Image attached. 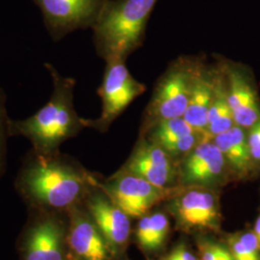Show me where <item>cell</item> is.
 <instances>
[{"instance_id":"1","label":"cell","mask_w":260,"mask_h":260,"mask_svg":"<svg viewBox=\"0 0 260 260\" xmlns=\"http://www.w3.org/2000/svg\"><path fill=\"white\" fill-rule=\"evenodd\" d=\"M100 181L75 159L31 149L23 158L15 186L32 209L42 212H68L81 205Z\"/></svg>"},{"instance_id":"2","label":"cell","mask_w":260,"mask_h":260,"mask_svg":"<svg viewBox=\"0 0 260 260\" xmlns=\"http://www.w3.org/2000/svg\"><path fill=\"white\" fill-rule=\"evenodd\" d=\"M44 66L52 80L49 101L29 118L10 119L8 129L10 136H22L31 143L32 149L49 154L60 151L61 145L86 126L85 119L75 110V78L61 75L50 63Z\"/></svg>"},{"instance_id":"3","label":"cell","mask_w":260,"mask_h":260,"mask_svg":"<svg viewBox=\"0 0 260 260\" xmlns=\"http://www.w3.org/2000/svg\"><path fill=\"white\" fill-rule=\"evenodd\" d=\"M157 0H107L93 30V47L105 62L123 60L143 46Z\"/></svg>"},{"instance_id":"4","label":"cell","mask_w":260,"mask_h":260,"mask_svg":"<svg viewBox=\"0 0 260 260\" xmlns=\"http://www.w3.org/2000/svg\"><path fill=\"white\" fill-rule=\"evenodd\" d=\"M206 58L204 53L180 55L170 63L158 78L143 113L139 137L160 121L184 116L196 74Z\"/></svg>"},{"instance_id":"5","label":"cell","mask_w":260,"mask_h":260,"mask_svg":"<svg viewBox=\"0 0 260 260\" xmlns=\"http://www.w3.org/2000/svg\"><path fill=\"white\" fill-rule=\"evenodd\" d=\"M123 60L105 62L103 81L98 89L102 100V113L98 119H85V126L101 133L107 132L112 123L137 98L146 92L145 84L130 74Z\"/></svg>"},{"instance_id":"6","label":"cell","mask_w":260,"mask_h":260,"mask_svg":"<svg viewBox=\"0 0 260 260\" xmlns=\"http://www.w3.org/2000/svg\"><path fill=\"white\" fill-rule=\"evenodd\" d=\"M68 219L60 212L36 211L19 244L20 260H69Z\"/></svg>"},{"instance_id":"7","label":"cell","mask_w":260,"mask_h":260,"mask_svg":"<svg viewBox=\"0 0 260 260\" xmlns=\"http://www.w3.org/2000/svg\"><path fill=\"white\" fill-rule=\"evenodd\" d=\"M99 186L130 218L146 215L152 206L171 199L180 187H158L121 169L107 179H100Z\"/></svg>"},{"instance_id":"8","label":"cell","mask_w":260,"mask_h":260,"mask_svg":"<svg viewBox=\"0 0 260 260\" xmlns=\"http://www.w3.org/2000/svg\"><path fill=\"white\" fill-rule=\"evenodd\" d=\"M168 201V208L178 229L220 231L222 215L216 189L180 186Z\"/></svg>"},{"instance_id":"9","label":"cell","mask_w":260,"mask_h":260,"mask_svg":"<svg viewBox=\"0 0 260 260\" xmlns=\"http://www.w3.org/2000/svg\"><path fill=\"white\" fill-rule=\"evenodd\" d=\"M223 70L235 125L249 129L260 120L259 88L250 66L214 54Z\"/></svg>"},{"instance_id":"10","label":"cell","mask_w":260,"mask_h":260,"mask_svg":"<svg viewBox=\"0 0 260 260\" xmlns=\"http://www.w3.org/2000/svg\"><path fill=\"white\" fill-rule=\"evenodd\" d=\"M41 11L45 28L53 42L77 30L92 29L107 0H32Z\"/></svg>"},{"instance_id":"11","label":"cell","mask_w":260,"mask_h":260,"mask_svg":"<svg viewBox=\"0 0 260 260\" xmlns=\"http://www.w3.org/2000/svg\"><path fill=\"white\" fill-rule=\"evenodd\" d=\"M177 185L220 189L234 181L221 150L212 139L202 140L178 162Z\"/></svg>"},{"instance_id":"12","label":"cell","mask_w":260,"mask_h":260,"mask_svg":"<svg viewBox=\"0 0 260 260\" xmlns=\"http://www.w3.org/2000/svg\"><path fill=\"white\" fill-rule=\"evenodd\" d=\"M178 162L158 144L139 137L121 170L141 177L153 185L172 188L177 185Z\"/></svg>"},{"instance_id":"13","label":"cell","mask_w":260,"mask_h":260,"mask_svg":"<svg viewBox=\"0 0 260 260\" xmlns=\"http://www.w3.org/2000/svg\"><path fill=\"white\" fill-rule=\"evenodd\" d=\"M86 209L107 242L113 259L125 250L131 233L130 217L95 186L84 201Z\"/></svg>"},{"instance_id":"14","label":"cell","mask_w":260,"mask_h":260,"mask_svg":"<svg viewBox=\"0 0 260 260\" xmlns=\"http://www.w3.org/2000/svg\"><path fill=\"white\" fill-rule=\"evenodd\" d=\"M69 260H112L111 251L87 209L75 205L68 211Z\"/></svg>"},{"instance_id":"15","label":"cell","mask_w":260,"mask_h":260,"mask_svg":"<svg viewBox=\"0 0 260 260\" xmlns=\"http://www.w3.org/2000/svg\"><path fill=\"white\" fill-rule=\"evenodd\" d=\"M219 74L220 69L218 63L215 60L213 63H209L206 58L196 74L188 106L183 116V119L194 129L204 134Z\"/></svg>"},{"instance_id":"16","label":"cell","mask_w":260,"mask_h":260,"mask_svg":"<svg viewBox=\"0 0 260 260\" xmlns=\"http://www.w3.org/2000/svg\"><path fill=\"white\" fill-rule=\"evenodd\" d=\"M221 150L234 181H245L260 174L251 159L247 142V129L234 125L212 138Z\"/></svg>"},{"instance_id":"17","label":"cell","mask_w":260,"mask_h":260,"mask_svg":"<svg viewBox=\"0 0 260 260\" xmlns=\"http://www.w3.org/2000/svg\"><path fill=\"white\" fill-rule=\"evenodd\" d=\"M214 60L218 63L220 74L216 85L213 100L207 116V125L205 129V137L212 139L215 136L231 129L235 125L233 120V112L228 100L225 80L223 70L219 61L214 57Z\"/></svg>"},{"instance_id":"18","label":"cell","mask_w":260,"mask_h":260,"mask_svg":"<svg viewBox=\"0 0 260 260\" xmlns=\"http://www.w3.org/2000/svg\"><path fill=\"white\" fill-rule=\"evenodd\" d=\"M170 232V221L162 212L146 214L140 218L135 231V238L146 251L159 250L166 241Z\"/></svg>"},{"instance_id":"19","label":"cell","mask_w":260,"mask_h":260,"mask_svg":"<svg viewBox=\"0 0 260 260\" xmlns=\"http://www.w3.org/2000/svg\"><path fill=\"white\" fill-rule=\"evenodd\" d=\"M226 244L234 260H260V243L253 231L232 234Z\"/></svg>"},{"instance_id":"20","label":"cell","mask_w":260,"mask_h":260,"mask_svg":"<svg viewBox=\"0 0 260 260\" xmlns=\"http://www.w3.org/2000/svg\"><path fill=\"white\" fill-rule=\"evenodd\" d=\"M200 260H234L226 243L214 241L201 236L197 240Z\"/></svg>"},{"instance_id":"21","label":"cell","mask_w":260,"mask_h":260,"mask_svg":"<svg viewBox=\"0 0 260 260\" xmlns=\"http://www.w3.org/2000/svg\"><path fill=\"white\" fill-rule=\"evenodd\" d=\"M10 118L7 112V94L0 85V178L7 169V140Z\"/></svg>"},{"instance_id":"22","label":"cell","mask_w":260,"mask_h":260,"mask_svg":"<svg viewBox=\"0 0 260 260\" xmlns=\"http://www.w3.org/2000/svg\"><path fill=\"white\" fill-rule=\"evenodd\" d=\"M247 142L251 159L260 172V120L247 129Z\"/></svg>"},{"instance_id":"23","label":"cell","mask_w":260,"mask_h":260,"mask_svg":"<svg viewBox=\"0 0 260 260\" xmlns=\"http://www.w3.org/2000/svg\"><path fill=\"white\" fill-rule=\"evenodd\" d=\"M159 260H199L185 245H178Z\"/></svg>"},{"instance_id":"24","label":"cell","mask_w":260,"mask_h":260,"mask_svg":"<svg viewBox=\"0 0 260 260\" xmlns=\"http://www.w3.org/2000/svg\"><path fill=\"white\" fill-rule=\"evenodd\" d=\"M253 233H255L257 239L260 243V215L257 217L255 223H254V226H253Z\"/></svg>"}]
</instances>
